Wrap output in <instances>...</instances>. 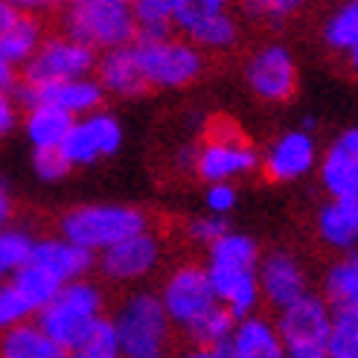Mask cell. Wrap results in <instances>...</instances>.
<instances>
[{"label": "cell", "mask_w": 358, "mask_h": 358, "mask_svg": "<svg viewBox=\"0 0 358 358\" xmlns=\"http://www.w3.org/2000/svg\"><path fill=\"white\" fill-rule=\"evenodd\" d=\"M62 239L85 248L91 254H102L125 239L152 230V219L143 207L131 204H79L62 213L59 219Z\"/></svg>", "instance_id": "cell-1"}, {"label": "cell", "mask_w": 358, "mask_h": 358, "mask_svg": "<svg viewBox=\"0 0 358 358\" xmlns=\"http://www.w3.org/2000/svg\"><path fill=\"white\" fill-rule=\"evenodd\" d=\"M59 35L87 50H117L134 44V15L125 0H76L59 12Z\"/></svg>", "instance_id": "cell-2"}, {"label": "cell", "mask_w": 358, "mask_h": 358, "mask_svg": "<svg viewBox=\"0 0 358 358\" xmlns=\"http://www.w3.org/2000/svg\"><path fill=\"white\" fill-rule=\"evenodd\" d=\"M111 324L122 358H169L175 327L157 294L131 292L117 306Z\"/></svg>", "instance_id": "cell-3"}, {"label": "cell", "mask_w": 358, "mask_h": 358, "mask_svg": "<svg viewBox=\"0 0 358 358\" xmlns=\"http://www.w3.org/2000/svg\"><path fill=\"white\" fill-rule=\"evenodd\" d=\"M259 169V152L254 149L236 120L213 117L204 129V140L195 146L192 172L207 184H230Z\"/></svg>", "instance_id": "cell-4"}, {"label": "cell", "mask_w": 358, "mask_h": 358, "mask_svg": "<svg viewBox=\"0 0 358 358\" xmlns=\"http://www.w3.org/2000/svg\"><path fill=\"white\" fill-rule=\"evenodd\" d=\"M102 306L105 297L96 282L91 280L67 282L62 285L59 297L38 312V327L64 352H76L85 341V335L102 317Z\"/></svg>", "instance_id": "cell-5"}, {"label": "cell", "mask_w": 358, "mask_h": 358, "mask_svg": "<svg viewBox=\"0 0 358 358\" xmlns=\"http://www.w3.org/2000/svg\"><path fill=\"white\" fill-rule=\"evenodd\" d=\"M277 335L285 358H329L332 309L320 294H306L294 306L277 312Z\"/></svg>", "instance_id": "cell-6"}, {"label": "cell", "mask_w": 358, "mask_h": 358, "mask_svg": "<svg viewBox=\"0 0 358 358\" xmlns=\"http://www.w3.org/2000/svg\"><path fill=\"white\" fill-rule=\"evenodd\" d=\"M172 27L201 52L234 50L242 35L239 17L222 0H172Z\"/></svg>", "instance_id": "cell-7"}, {"label": "cell", "mask_w": 358, "mask_h": 358, "mask_svg": "<svg viewBox=\"0 0 358 358\" xmlns=\"http://www.w3.org/2000/svg\"><path fill=\"white\" fill-rule=\"evenodd\" d=\"M157 297L164 303L172 327L181 332H187L195 320H201L207 312L219 306L216 292H213L207 277V268L199 262H181L178 268H172Z\"/></svg>", "instance_id": "cell-8"}, {"label": "cell", "mask_w": 358, "mask_h": 358, "mask_svg": "<svg viewBox=\"0 0 358 358\" xmlns=\"http://www.w3.org/2000/svg\"><path fill=\"white\" fill-rule=\"evenodd\" d=\"M149 87H187L199 82L207 70V59L189 41L169 38L160 44H134Z\"/></svg>", "instance_id": "cell-9"}, {"label": "cell", "mask_w": 358, "mask_h": 358, "mask_svg": "<svg viewBox=\"0 0 358 358\" xmlns=\"http://www.w3.org/2000/svg\"><path fill=\"white\" fill-rule=\"evenodd\" d=\"M245 82L262 102L271 105L292 102L300 82L294 52L280 41H268L257 47L245 62Z\"/></svg>", "instance_id": "cell-10"}, {"label": "cell", "mask_w": 358, "mask_h": 358, "mask_svg": "<svg viewBox=\"0 0 358 358\" xmlns=\"http://www.w3.org/2000/svg\"><path fill=\"white\" fill-rule=\"evenodd\" d=\"M96 52L64 35H50L35 50V56L24 64V85H50L67 79H85L96 70Z\"/></svg>", "instance_id": "cell-11"}, {"label": "cell", "mask_w": 358, "mask_h": 358, "mask_svg": "<svg viewBox=\"0 0 358 358\" xmlns=\"http://www.w3.org/2000/svg\"><path fill=\"white\" fill-rule=\"evenodd\" d=\"M257 280H259V294L271 309L282 312L294 306L297 300L312 294L309 289V274L303 262L292 254V250H268L259 259L257 268Z\"/></svg>", "instance_id": "cell-12"}, {"label": "cell", "mask_w": 358, "mask_h": 358, "mask_svg": "<svg viewBox=\"0 0 358 358\" xmlns=\"http://www.w3.org/2000/svg\"><path fill=\"white\" fill-rule=\"evenodd\" d=\"M15 99L21 108L32 111L38 105H52V108H62L70 117L76 114H91L94 108L105 102V91L99 87V82L91 79H67V82H50V85H15Z\"/></svg>", "instance_id": "cell-13"}, {"label": "cell", "mask_w": 358, "mask_h": 358, "mask_svg": "<svg viewBox=\"0 0 358 358\" xmlns=\"http://www.w3.org/2000/svg\"><path fill=\"white\" fill-rule=\"evenodd\" d=\"M317 160H320V152L315 137L294 129L280 134L265 149V155L259 157V169L268 184H292L306 178L312 169H317Z\"/></svg>", "instance_id": "cell-14"}, {"label": "cell", "mask_w": 358, "mask_h": 358, "mask_svg": "<svg viewBox=\"0 0 358 358\" xmlns=\"http://www.w3.org/2000/svg\"><path fill=\"white\" fill-rule=\"evenodd\" d=\"M157 262H160V239L155 230H146V234L131 236L108 250H102L96 259V268L111 282H134L140 277L152 274Z\"/></svg>", "instance_id": "cell-15"}, {"label": "cell", "mask_w": 358, "mask_h": 358, "mask_svg": "<svg viewBox=\"0 0 358 358\" xmlns=\"http://www.w3.org/2000/svg\"><path fill=\"white\" fill-rule=\"evenodd\" d=\"M204 268L219 306H224L236 320L254 317V312L262 303L257 268H234V265H204Z\"/></svg>", "instance_id": "cell-16"}, {"label": "cell", "mask_w": 358, "mask_h": 358, "mask_svg": "<svg viewBox=\"0 0 358 358\" xmlns=\"http://www.w3.org/2000/svg\"><path fill=\"white\" fill-rule=\"evenodd\" d=\"M317 178L320 187L329 192V201H338L358 181V125H350L332 137L317 160Z\"/></svg>", "instance_id": "cell-17"}, {"label": "cell", "mask_w": 358, "mask_h": 358, "mask_svg": "<svg viewBox=\"0 0 358 358\" xmlns=\"http://www.w3.org/2000/svg\"><path fill=\"white\" fill-rule=\"evenodd\" d=\"M96 76H99L102 91L122 96V99H137V96L152 94L146 76H143V67H140L134 44L102 52V59L96 62Z\"/></svg>", "instance_id": "cell-18"}, {"label": "cell", "mask_w": 358, "mask_h": 358, "mask_svg": "<svg viewBox=\"0 0 358 358\" xmlns=\"http://www.w3.org/2000/svg\"><path fill=\"white\" fill-rule=\"evenodd\" d=\"M32 265H41L52 277H59L64 285L67 282H76L82 280L91 268L96 265L94 254L85 248H76L64 239H35V248H32V257H29Z\"/></svg>", "instance_id": "cell-19"}, {"label": "cell", "mask_w": 358, "mask_h": 358, "mask_svg": "<svg viewBox=\"0 0 358 358\" xmlns=\"http://www.w3.org/2000/svg\"><path fill=\"white\" fill-rule=\"evenodd\" d=\"M224 350L230 358H285L277 327L259 315L239 320L236 332Z\"/></svg>", "instance_id": "cell-20"}, {"label": "cell", "mask_w": 358, "mask_h": 358, "mask_svg": "<svg viewBox=\"0 0 358 358\" xmlns=\"http://www.w3.org/2000/svg\"><path fill=\"white\" fill-rule=\"evenodd\" d=\"M332 312H358V250L338 257L324 274V292Z\"/></svg>", "instance_id": "cell-21"}, {"label": "cell", "mask_w": 358, "mask_h": 358, "mask_svg": "<svg viewBox=\"0 0 358 358\" xmlns=\"http://www.w3.org/2000/svg\"><path fill=\"white\" fill-rule=\"evenodd\" d=\"M67 352L50 341L38 324H21L0 338V358H64Z\"/></svg>", "instance_id": "cell-22"}, {"label": "cell", "mask_w": 358, "mask_h": 358, "mask_svg": "<svg viewBox=\"0 0 358 358\" xmlns=\"http://www.w3.org/2000/svg\"><path fill=\"white\" fill-rule=\"evenodd\" d=\"M134 15V44H160L172 38V0H137Z\"/></svg>", "instance_id": "cell-23"}, {"label": "cell", "mask_w": 358, "mask_h": 358, "mask_svg": "<svg viewBox=\"0 0 358 358\" xmlns=\"http://www.w3.org/2000/svg\"><path fill=\"white\" fill-rule=\"evenodd\" d=\"M27 137L35 149H52L62 146L64 137L70 134V129L76 125V117H70L62 108H52V105H38V108L27 111Z\"/></svg>", "instance_id": "cell-24"}, {"label": "cell", "mask_w": 358, "mask_h": 358, "mask_svg": "<svg viewBox=\"0 0 358 358\" xmlns=\"http://www.w3.org/2000/svg\"><path fill=\"white\" fill-rule=\"evenodd\" d=\"M315 227H317V239L327 248L338 250L341 257L358 250V227L350 222V216L335 201H327L317 207Z\"/></svg>", "instance_id": "cell-25"}, {"label": "cell", "mask_w": 358, "mask_h": 358, "mask_svg": "<svg viewBox=\"0 0 358 358\" xmlns=\"http://www.w3.org/2000/svg\"><path fill=\"white\" fill-rule=\"evenodd\" d=\"M41 21H38V15H32V12H24L21 15V21H17L3 38H0V59L9 62L12 67L15 64H27L32 56H35V50L41 47Z\"/></svg>", "instance_id": "cell-26"}, {"label": "cell", "mask_w": 358, "mask_h": 358, "mask_svg": "<svg viewBox=\"0 0 358 358\" xmlns=\"http://www.w3.org/2000/svg\"><path fill=\"white\" fill-rule=\"evenodd\" d=\"M236 324L239 320L230 315L224 306H216L213 312H207L201 320H195L184 335L189 338V344L195 350H224L230 344V338H234V332H236Z\"/></svg>", "instance_id": "cell-27"}, {"label": "cell", "mask_w": 358, "mask_h": 358, "mask_svg": "<svg viewBox=\"0 0 358 358\" xmlns=\"http://www.w3.org/2000/svg\"><path fill=\"white\" fill-rule=\"evenodd\" d=\"M12 282L17 285V292L27 297V303L35 309V315H38L41 309H47L50 303L59 297L62 285H64L59 277H52L47 268L32 265V262H27L21 271H15V274H12Z\"/></svg>", "instance_id": "cell-28"}, {"label": "cell", "mask_w": 358, "mask_h": 358, "mask_svg": "<svg viewBox=\"0 0 358 358\" xmlns=\"http://www.w3.org/2000/svg\"><path fill=\"white\" fill-rule=\"evenodd\" d=\"M320 35H324V44L332 52L350 56L352 50H358V0H350V3L332 9Z\"/></svg>", "instance_id": "cell-29"}, {"label": "cell", "mask_w": 358, "mask_h": 358, "mask_svg": "<svg viewBox=\"0 0 358 358\" xmlns=\"http://www.w3.org/2000/svg\"><path fill=\"white\" fill-rule=\"evenodd\" d=\"M259 245L254 236L230 230L216 245L207 248V265H234V268H259Z\"/></svg>", "instance_id": "cell-30"}, {"label": "cell", "mask_w": 358, "mask_h": 358, "mask_svg": "<svg viewBox=\"0 0 358 358\" xmlns=\"http://www.w3.org/2000/svg\"><path fill=\"white\" fill-rule=\"evenodd\" d=\"M35 239L27 234V230H0V280L6 274H15L29 262L32 257Z\"/></svg>", "instance_id": "cell-31"}, {"label": "cell", "mask_w": 358, "mask_h": 358, "mask_svg": "<svg viewBox=\"0 0 358 358\" xmlns=\"http://www.w3.org/2000/svg\"><path fill=\"white\" fill-rule=\"evenodd\" d=\"M329 358H358V312H332Z\"/></svg>", "instance_id": "cell-32"}, {"label": "cell", "mask_w": 358, "mask_h": 358, "mask_svg": "<svg viewBox=\"0 0 358 358\" xmlns=\"http://www.w3.org/2000/svg\"><path fill=\"white\" fill-rule=\"evenodd\" d=\"M62 152H64L70 166H91L102 157L96 140H94V134H91V129H87L85 120H79L73 129H70V134L62 143Z\"/></svg>", "instance_id": "cell-33"}, {"label": "cell", "mask_w": 358, "mask_h": 358, "mask_svg": "<svg viewBox=\"0 0 358 358\" xmlns=\"http://www.w3.org/2000/svg\"><path fill=\"white\" fill-rule=\"evenodd\" d=\"M87 358H122L120 352V341H117V329L111 324V317H99L91 327V332L85 335L82 347L76 350Z\"/></svg>", "instance_id": "cell-34"}, {"label": "cell", "mask_w": 358, "mask_h": 358, "mask_svg": "<svg viewBox=\"0 0 358 358\" xmlns=\"http://www.w3.org/2000/svg\"><path fill=\"white\" fill-rule=\"evenodd\" d=\"M35 309L27 303V297L17 292V285L12 280L0 282V329L9 332L15 327L27 324V317H32Z\"/></svg>", "instance_id": "cell-35"}, {"label": "cell", "mask_w": 358, "mask_h": 358, "mask_svg": "<svg viewBox=\"0 0 358 358\" xmlns=\"http://www.w3.org/2000/svg\"><path fill=\"white\" fill-rule=\"evenodd\" d=\"M242 9L248 17L282 27V24H289L294 15H300L303 3H297V0H254V3H245Z\"/></svg>", "instance_id": "cell-36"}, {"label": "cell", "mask_w": 358, "mask_h": 358, "mask_svg": "<svg viewBox=\"0 0 358 358\" xmlns=\"http://www.w3.org/2000/svg\"><path fill=\"white\" fill-rule=\"evenodd\" d=\"M85 122H87V129H91L102 157H111V155L120 152V146H122V129H120V122L111 114H87Z\"/></svg>", "instance_id": "cell-37"}, {"label": "cell", "mask_w": 358, "mask_h": 358, "mask_svg": "<svg viewBox=\"0 0 358 358\" xmlns=\"http://www.w3.org/2000/svg\"><path fill=\"white\" fill-rule=\"evenodd\" d=\"M32 169L41 181H62L73 166L67 164L62 146H52V149H35L32 152Z\"/></svg>", "instance_id": "cell-38"}, {"label": "cell", "mask_w": 358, "mask_h": 358, "mask_svg": "<svg viewBox=\"0 0 358 358\" xmlns=\"http://www.w3.org/2000/svg\"><path fill=\"white\" fill-rule=\"evenodd\" d=\"M227 234H230V224L222 216H201V219H192L187 224V236L192 242H199V245H207V248L216 245Z\"/></svg>", "instance_id": "cell-39"}, {"label": "cell", "mask_w": 358, "mask_h": 358, "mask_svg": "<svg viewBox=\"0 0 358 358\" xmlns=\"http://www.w3.org/2000/svg\"><path fill=\"white\" fill-rule=\"evenodd\" d=\"M236 201H239V192L234 184H210L204 192V204L213 216H224V213L236 207Z\"/></svg>", "instance_id": "cell-40"}, {"label": "cell", "mask_w": 358, "mask_h": 358, "mask_svg": "<svg viewBox=\"0 0 358 358\" xmlns=\"http://www.w3.org/2000/svg\"><path fill=\"white\" fill-rule=\"evenodd\" d=\"M15 125H17V108H15V102L6 94H0V137H6L15 129Z\"/></svg>", "instance_id": "cell-41"}, {"label": "cell", "mask_w": 358, "mask_h": 358, "mask_svg": "<svg viewBox=\"0 0 358 358\" xmlns=\"http://www.w3.org/2000/svg\"><path fill=\"white\" fill-rule=\"evenodd\" d=\"M335 204L341 207V210L347 213V216H350V222L358 227V181H355V184H352V187H350V189H347V192H344Z\"/></svg>", "instance_id": "cell-42"}, {"label": "cell", "mask_w": 358, "mask_h": 358, "mask_svg": "<svg viewBox=\"0 0 358 358\" xmlns=\"http://www.w3.org/2000/svg\"><path fill=\"white\" fill-rule=\"evenodd\" d=\"M21 15H24V9H17L15 3H3V0H0V38H3V35L21 21Z\"/></svg>", "instance_id": "cell-43"}, {"label": "cell", "mask_w": 358, "mask_h": 358, "mask_svg": "<svg viewBox=\"0 0 358 358\" xmlns=\"http://www.w3.org/2000/svg\"><path fill=\"white\" fill-rule=\"evenodd\" d=\"M15 67L9 62L0 59V94H6V91H15Z\"/></svg>", "instance_id": "cell-44"}, {"label": "cell", "mask_w": 358, "mask_h": 358, "mask_svg": "<svg viewBox=\"0 0 358 358\" xmlns=\"http://www.w3.org/2000/svg\"><path fill=\"white\" fill-rule=\"evenodd\" d=\"M181 358H230L227 355V350H187V352H181Z\"/></svg>", "instance_id": "cell-45"}, {"label": "cell", "mask_w": 358, "mask_h": 358, "mask_svg": "<svg viewBox=\"0 0 358 358\" xmlns=\"http://www.w3.org/2000/svg\"><path fill=\"white\" fill-rule=\"evenodd\" d=\"M12 216V199H9V192L3 189V184H0V224L9 222Z\"/></svg>", "instance_id": "cell-46"}, {"label": "cell", "mask_w": 358, "mask_h": 358, "mask_svg": "<svg viewBox=\"0 0 358 358\" xmlns=\"http://www.w3.org/2000/svg\"><path fill=\"white\" fill-rule=\"evenodd\" d=\"M344 59H347V67H350V73H352V76H358V50H352L350 56H344Z\"/></svg>", "instance_id": "cell-47"}, {"label": "cell", "mask_w": 358, "mask_h": 358, "mask_svg": "<svg viewBox=\"0 0 358 358\" xmlns=\"http://www.w3.org/2000/svg\"><path fill=\"white\" fill-rule=\"evenodd\" d=\"M64 358H87V355H82V352H67Z\"/></svg>", "instance_id": "cell-48"}]
</instances>
